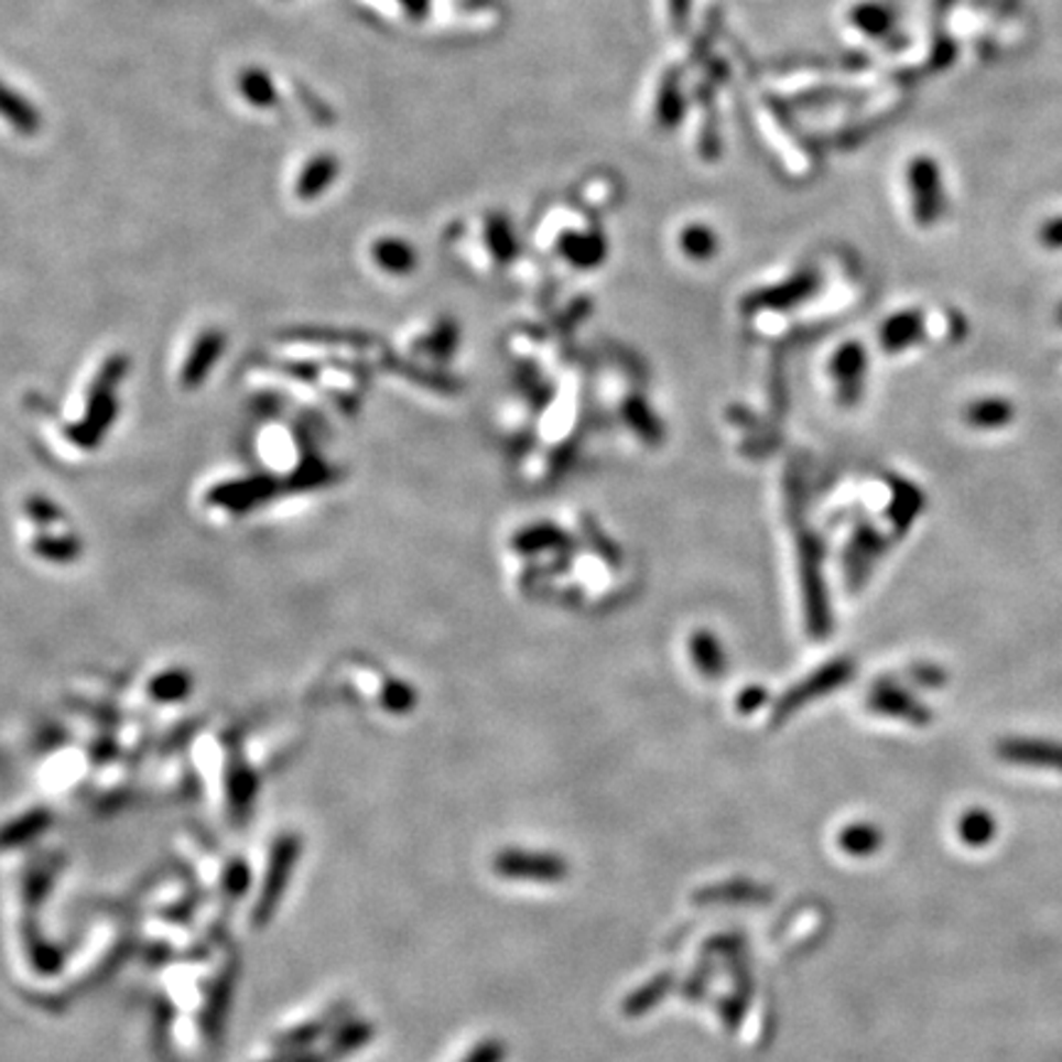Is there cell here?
Listing matches in <instances>:
<instances>
[{
  "label": "cell",
  "mask_w": 1062,
  "mask_h": 1062,
  "mask_svg": "<svg viewBox=\"0 0 1062 1062\" xmlns=\"http://www.w3.org/2000/svg\"><path fill=\"white\" fill-rule=\"evenodd\" d=\"M908 193L912 217L920 227H932L942 219L947 209V193H944L942 170L930 155H915L906 170Z\"/></svg>",
  "instance_id": "obj_1"
},
{
  "label": "cell",
  "mask_w": 1062,
  "mask_h": 1062,
  "mask_svg": "<svg viewBox=\"0 0 1062 1062\" xmlns=\"http://www.w3.org/2000/svg\"><path fill=\"white\" fill-rule=\"evenodd\" d=\"M495 874L507 880H531V884H561L568 876L564 856L554 852H527L505 848L495 858Z\"/></svg>",
  "instance_id": "obj_2"
},
{
  "label": "cell",
  "mask_w": 1062,
  "mask_h": 1062,
  "mask_svg": "<svg viewBox=\"0 0 1062 1062\" xmlns=\"http://www.w3.org/2000/svg\"><path fill=\"white\" fill-rule=\"evenodd\" d=\"M996 756L1023 768L1062 772V743L1048 738L1011 736L996 743Z\"/></svg>",
  "instance_id": "obj_3"
},
{
  "label": "cell",
  "mask_w": 1062,
  "mask_h": 1062,
  "mask_svg": "<svg viewBox=\"0 0 1062 1062\" xmlns=\"http://www.w3.org/2000/svg\"><path fill=\"white\" fill-rule=\"evenodd\" d=\"M848 23L870 40H888L896 30V15L878 0H864L848 10Z\"/></svg>",
  "instance_id": "obj_4"
},
{
  "label": "cell",
  "mask_w": 1062,
  "mask_h": 1062,
  "mask_svg": "<svg viewBox=\"0 0 1062 1062\" xmlns=\"http://www.w3.org/2000/svg\"><path fill=\"white\" fill-rule=\"evenodd\" d=\"M682 116H684V97H682V89H679V79L674 74L667 72L654 89L652 121L657 123V129L672 131L674 126L682 123Z\"/></svg>",
  "instance_id": "obj_5"
},
{
  "label": "cell",
  "mask_w": 1062,
  "mask_h": 1062,
  "mask_svg": "<svg viewBox=\"0 0 1062 1062\" xmlns=\"http://www.w3.org/2000/svg\"><path fill=\"white\" fill-rule=\"evenodd\" d=\"M1014 419H1016L1014 403L1001 397L976 399L964 409V421L969 423L972 429H979V431L1006 429L1011 426Z\"/></svg>",
  "instance_id": "obj_6"
},
{
  "label": "cell",
  "mask_w": 1062,
  "mask_h": 1062,
  "mask_svg": "<svg viewBox=\"0 0 1062 1062\" xmlns=\"http://www.w3.org/2000/svg\"><path fill=\"white\" fill-rule=\"evenodd\" d=\"M874 706L888 716L906 718L915 726H928L932 720V711L928 706H922L915 696H910L908 692H900L896 686L878 689L874 694Z\"/></svg>",
  "instance_id": "obj_7"
},
{
  "label": "cell",
  "mask_w": 1062,
  "mask_h": 1062,
  "mask_svg": "<svg viewBox=\"0 0 1062 1062\" xmlns=\"http://www.w3.org/2000/svg\"><path fill=\"white\" fill-rule=\"evenodd\" d=\"M922 335H925V321H922L918 311L896 313L880 327V345L890 349V353H898V349L920 343Z\"/></svg>",
  "instance_id": "obj_8"
},
{
  "label": "cell",
  "mask_w": 1062,
  "mask_h": 1062,
  "mask_svg": "<svg viewBox=\"0 0 1062 1062\" xmlns=\"http://www.w3.org/2000/svg\"><path fill=\"white\" fill-rule=\"evenodd\" d=\"M836 842L844 854L854 858H864V856H874L878 852L880 844H884V832L870 822H856L844 826V830L838 832Z\"/></svg>",
  "instance_id": "obj_9"
},
{
  "label": "cell",
  "mask_w": 1062,
  "mask_h": 1062,
  "mask_svg": "<svg viewBox=\"0 0 1062 1062\" xmlns=\"http://www.w3.org/2000/svg\"><path fill=\"white\" fill-rule=\"evenodd\" d=\"M676 243L686 259L692 261H711L718 249L716 231L701 221H689L676 234Z\"/></svg>",
  "instance_id": "obj_10"
},
{
  "label": "cell",
  "mask_w": 1062,
  "mask_h": 1062,
  "mask_svg": "<svg viewBox=\"0 0 1062 1062\" xmlns=\"http://www.w3.org/2000/svg\"><path fill=\"white\" fill-rule=\"evenodd\" d=\"M957 836L969 848H984L986 844H991L996 836L994 814L989 810H982V806L964 812L957 820Z\"/></svg>",
  "instance_id": "obj_11"
},
{
  "label": "cell",
  "mask_w": 1062,
  "mask_h": 1062,
  "mask_svg": "<svg viewBox=\"0 0 1062 1062\" xmlns=\"http://www.w3.org/2000/svg\"><path fill=\"white\" fill-rule=\"evenodd\" d=\"M561 251L568 261H576L581 266H593L603 259L605 253V241L600 239L598 231H571L561 237Z\"/></svg>",
  "instance_id": "obj_12"
},
{
  "label": "cell",
  "mask_w": 1062,
  "mask_h": 1062,
  "mask_svg": "<svg viewBox=\"0 0 1062 1062\" xmlns=\"http://www.w3.org/2000/svg\"><path fill=\"white\" fill-rule=\"evenodd\" d=\"M672 989V976H660V979H654L652 984H647L642 986L640 991H637L632 998H628V1006H625V1011H628L630 1016H640L644 1011H650L652 1006H657V1001Z\"/></svg>",
  "instance_id": "obj_13"
},
{
  "label": "cell",
  "mask_w": 1062,
  "mask_h": 1062,
  "mask_svg": "<svg viewBox=\"0 0 1062 1062\" xmlns=\"http://www.w3.org/2000/svg\"><path fill=\"white\" fill-rule=\"evenodd\" d=\"M505 1058H507V1045L499 1038H492V1040H483V1043L477 1045L463 1062H505Z\"/></svg>",
  "instance_id": "obj_14"
},
{
  "label": "cell",
  "mask_w": 1062,
  "mask_h": 1062,
  "mask_svg": "<svg viewBox=\"0 0 1062 1062\" xmlns=\"http://www.w3.org/2000/svg\"><path fill=\"white\" fill-rule=\"evenodd\" d=\"M1038 243L1050 251L1062 249V215L1048 219L1038 227Z\"/></svg>",
  "instance_id": "obj_15"
},
{
  "label": "cell",
  "mask_w": 1062,
  "mask_h": 1062,
  "mask_svg": "<svg viewBox=\"0 0 1062 1062\" xmlns=\"http://www.w3.org/2000/svg\"><path fill=\"white\" fill-rule=\"evenodd\" d=\"M667 3V23L672 25L676 33L684 30L689 18H692V3L694 0H664Z\"/></svg>",
  "instance_id": "obj_16"
},
{
  "label": "cell",
  "mask_w": 1062,
  "mask_h": 1062,
  "mask_svg": "<svg viewBox=\"0 0 1062 1062\" xmlns=\"http://www.w3.org/2000/svg\"><path fill=\"white\" fill-rule=\"evenodd\" d=\"M1058 323L1062 325V303H1060V307H1058Z\"/></svg>",
  "instance_id": "obj_17"
}]
</instances>
